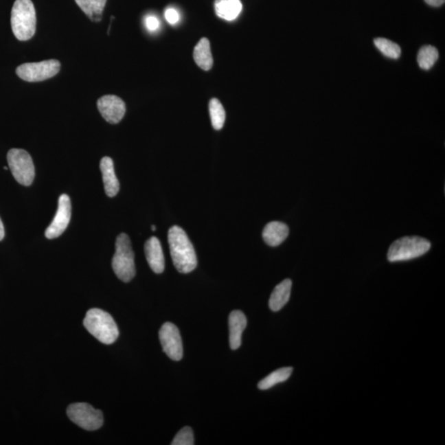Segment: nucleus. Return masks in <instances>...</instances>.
<instances>
[{
  "mask_svg": "<svg viewBox=\"0 0 445 445\" xmlns=\"http://www.w3.org/2000/svg\"><path fill=\"white\" fill-rule=\"evenodd\" d=\"M374 41L375 47L387 58L396 60L401 56V47L397 43L386 38H382V37L375 38Z\"/></svg>",
  "mask_w": 445,
  "mask_h": 445,
  "instance_id": "5701e85b",
  "label": "nucleus"
},
{
  "mask_svg": "<svg viewBox=\"0 0 445 445\" xmlns=\"http://www.w3.org/2000/svg\"><path fill=\"white\" fill-rule=\"evenodd\" d=\"M146 26L148 31L155 32L159 27V20L155 16H148L146 19Z\"/></svg>",
  "mask_w": 445,
  "mask_h": 445,
  "instance_id": "a878e982",
  "label": "nucleus"
},
{
  "mask_svg": "<svg viewBox=\"0 0 445 445\" xmlns=\"http://www.w3.org/2000/svg\"><path fill=\"white\" fill-rule=\"evenodd\" d=\"M431 242L418 236H407L391 243L387 251L390 262H405L422 257L431 249Z\"/></svg>",
  "mask_w": 445,
  "mask_h": 445,
  "instance_id": "20e7f679",
  "label": "nucleus"
},
{
  "mask_svg": "<svg viewBox=\"0 0 445 445\" xmlns=\"http://www.w3.org/2000/svg\"><path fill=\"white\" fill-rule=\"evenodd\" d=\"M424 2L431 7H440L443 5L445 0H424Z\"/></svg>",
  "mask_w": 445,
  "mask_h": 445,
  "instance_id": "bb28decb",
  "label": "nucleus"
},
{
  "mask_svg": "<svg viewBox=\"0 0 445 445\" xmlns=\"http://www.w3.org/2000/svg\"><path fill=\"white\" fill-rule=\"evenodd\" d=\"M113 268L115 275L123 282H130L135 277V253L130 239L126 233L119 234L115 241Z\"/></svg>",
  "mask_w": 445,
  "mask_h": 445,
  "instance_id": "39448f33",
  "label": "nucleus"
},
{
  "mask_svg": "<svg viewBox=\"0 0 445 445\" xmlns=\"http://www.w3.org/2000/svg\"><path fill=\"white\" fill-rule=\"evenodd\" d=\"M242 4L240 0H216L214 11L218 18L233 21L241 14Z\"/></svg>",
  "mask_w": 445,
  "mask_h": 445,
  "instance_id": "f3484780",
  "label": "nucleus"
},
{
  "mask_svg": "<svg viewBox=\"0 0 445 445\" xmlns=\"http://www.w3.org/2000/svg\"><path fill=\"white\" fill-rule=\"evenodd\" d=\"M76 2L93 22H100L106 0H76Z\"/></svg>",
  "mask_w": 445,
  "mask_h": 445,
  "instance_id": "6ab92c4d",
  "label": "nucleus"
},
{
  "mask_svg": "<svg viewBox=\"0 0 445 445\" xmlns=\"http://www.w3.org/2000/svg\"><path fill=\"white\" fill-rule=\"evenodd\" d=\"M11 26L19 41L30 40L35 35L36 15L32 0H16L11 12Z\"/></svg>",
  "mask_w": 445,
  "mask_h": 445,
  "instance_id": "f03ea898",
  "label": "nucleus"
},
{
  "mask_svg": "<svg viewBox=\"0 0 445 445\" xmlns=\"http://www.w3.org/2000/svg\"><path fill=\"white\" fill-rule=\"evenodd\" d=\"M84 325L88 332L103 344H113L119 336V330L113 317L102 309H90L85 316Z\"/></svg>",
  "mask_w": 445,
  "mask_h": 445,
  "instance_id": "7ed1b4c3",
  "label": "nucleus"
},
{
  "mask_svg": "<svg viewBox=\"0 0 445 445\" xmlns=\"http://www.w3.org/2000/svg\"><path fill=\"white\" fill-rule=\"evenodd\" d=\"M168 243L172 262L177 271L187 274L196 269L197 258L195 249L181 227L172 226L169 229Z\"/></svg>",
  "mask_w": 445,
  "mask_h": 445,
  "instance_id": "f257e3e1",
  "label": "nucleus"
},
{
  "mask_svg": "<svg viewBox=\"0 0 445 445\" xmlns=\"http://www.w3.org/2000/svg\"><path fill=\"white\" fill-rule=\"evenodd\" d=\"M210 119L214 130H220L224 127L226 113L224 106L217 98H212L209 102Z\"/></svg>",
  "mask_w": 445,
  "mask_h": 445,
  "instance_id": "412c9836",
  "label": "nucleus"
},
{
  "mask_svg": "<svg viewBox=\"0 0 445 445\" xmlns=\"http://www.w3.org/2000/svg\"><path fill=\"white\" fill-rule=\"evenodd\" d=\"M229 343L232 350H237L242 344V335L247 327V317L241 311L234 310L229 317Z\"/></svg>",
  "mask_w": 445,
  "mask_h": 445,
  "instance_id": "ddd939ff",
  "label": "nucleus"
},
{
  "mask_svg": "<svg viewBox=\"0 0 445 445\" xmlns=\"http://www.w3.org/2000/svg\"><path fill=\"white\" fill-rule=\"evenodd\" d=\"M152 230L155 231L156 230V227L155 225L152 226Z\"/></svg>",
  "mask_w": 445,
  "mask_h": 445,
  "instance_id": "c85d7f7f",
  "label": "nucleus"
},
{
  "mask_svg": "<svg viewBox=\"0 0 445 445\" xmlns=\"http://www.w3.org/2000/svg\"><path fill=\"white\" fill-rule=\"evenodd\" d=\"M144 253L148 266L156 274L163 273L165 268V260L162 246L156 237H152L144 244Z\"/></svg>",
  "mask_w": 445,
  "mask_h": 445,
  "instance_id": "f8f14e48",
  "label": "nucleus"
},
{
  "mask_svg": "<svg viewBox=\"0 0 445 445\" xmlns=\"http://www.w3.org/2000/svg\"><path fill=\"white\" fill-rule=\"evenodd\" d=\"M293 372L291 367L279 369L274 371L258 383V389L261 390H267L274 387L278 383L286 381Z\"/></svg>",
  "mask_w": 445,
  "mask_h": 445,
  "instance_id": "aec40b11",
  "label": "nucleus"
},
{
  "mask_svg": "<svg viewBox=\"0 0 445 445\" xmlns=\"http://www.w3.org/2000/svg\"><path fill=\"white\" fill-rule=\"evenodd\" d=\"M288 227L284 223L273 221L268 223L263 229L262 237L266 244L277 247L286 240L288 237Z\"/></svg>",
  "mask_w": 445,
  "mask_h": 445,
  "instance_id": "2eb2a0df",
  "label": "nucleus"
},
{
  "mask_svg": "<svg viewBox=\"0 0 445 445\" xmlns=\"http://www.w3.org/2000/svg\"><path fill=\"white\" fill-rule=\"evenodd\" d=\"M439 58V52L432 45H424L420 49L418 55V65L420 69H431Z\"/></svg>",
  "mask_w": 445,
  "mask_h": 445,
  "instance_id": "4be33fe9",
  "label": "nucleus"
},
{
  "mask_svg": "<svg viewBox=\"0 0 445 445\" xmlns=\"http://www.w3.org/2000/svg\"><path fill=\"white\" fill-rule=\"evenodd\" d=\"M4 235H5V233H4V227L1 218H0V241L3 240Z\"/></svg>",
  "mask_w": 445,
  "mask_h": 445,
  "instance_id": "cd10ccee",
  "label": "nucleus"
},
{
  "mask_svg": "<svg viewBox=\"0 0 445 445\" xmlns=\"http://www.w3.org/2000/svg\"><path fill=\"white\" fill-rule=\"evenodd\" d=\"M159 340L163 352L172 361H179L183 356V341L179 328L172 323L162 326L159 331Z\"/></svg>",
  "mask_w": 445,
  "mask_h": 445,
  "instance_id": "1a4fd4ad",
  "label": "nucleus"
},
{
  "mask_svg": "<svg viewBox=\"0 0 445 445\" xmlns=\"http://www.w3.org/2000/svg\"><path fill=\"white\" fill-rule=\"evenodd\" d=\"M67 415L74 424L86 431H97L103 424L102 411L88 403L71 404L67 408Z\"/></svg>",
  "mask_w": 445,
  "mask_h": 445,
  "instance_id": "0eeeda50",
  "label": "nucleus"
},
{
  "mask_svg": "<svg viewBox=\"0 0 445 445\" xmlns=\"http://www.w3.org/2000/svg\"><path fill=\"white\" fill-rule=\"evenodd\" d=\"M98 109L102 117L111 124L121 122L126 111L125 102L115 95H105L99 98Z\"/></svg>",
  "mask_w": 445,
  "mask_h": 445,
  "instance_id": "9b49d317",
  "label": "nucleus"
},
{
  "mask_svg": "<svg viewBox=\"0 0 445 445\" xmlns=\"http://www.w3.org/2000/svg\"><path fill=\"white\" fill-rule=\"evenodd\" d=\"M7 159L15 180L25 187L31 185L35 179V167L30 155L26 150L12 148L8 152Z\"/></svg>",
  "mask_w": 445,
  "mask_h": 445,
  "instance_id": "423d86ee",
  "label": "nucleus"
},
{
  "mask_svg": "<svg viewBox=\"0 0 445 445\" xmlns=\"http://www.w3.org/2000/svg\"><path fill=\"white\" fill-rule=\"evenodd\" d=\"M194 60L199 67L205 71L212 69L214 60L210 49V43L207 38H202L194 49Z\"/></svg>",
  "mask_w": 445,
  "mask_h": 445,
  "instance_id": "a211bd4d",
  "label": "nucleus"
},
{
  "mask_svg": "<svg viewBox=\"0 0 445 445\" xmlns=\"http://www.w3.org/2000/svg\"><path fill=\"white\" fill-rule=\"evenodd\" d=\"M71 218V202L69 196L63 194L58 201V209L55 218L45 232V236L48 239L60 237L69 224Z\"/></svg>",
  "mask_w": 445,
  "mask_h": 445,
  "instance_id": "9d476101",
  "label": "nucleus"
},
{
  "mask_svg": "<svg viewBox=\"0 0 445 445\" xmlns=\"http://www.w3.org/2000/svg\"><path fill=\"white\" fill-rule=\"evenodd\" d=\"M292 282L286 279L276 286L271 295L269 307L273 312H278L290 300L291 294Z\"/></svg>",
  "mask_w": 445,
  "mask_h": 445,
  "instance_id": "dca6fc26",
  "label": "nucleus"
},
{
  "mask_svg": "<svg viewBox=\"0 0 445 445\" xmlns=\"http://www.w3.org/2000/svg\"><path fill=\"white\" fill-rule=\"evenodd\" d=\"M165 19L168 21V23L174 25L179 23L180 19V14L176 8H168L164 12Z\"/></svg>",
  "mask_w": 445,
  "mask_h": 445,
  "instance_id": "393cba45",
  "label": "nucleus"
},
{
  "mask_svg": "<svg viewBox=\"0 0 445 445\" xmlns=\"http://www.w3.org/2000/svg\"><path fill=\"white\" fill-rule=\"evenodd\" d=\"M172 445H193L194 435L191 427H184L177 433Z\"/></svg>",
  "mask_w": 445,
  "mask_h": 445,
  "instance_id": "b1692460",
  "label": "nucleus"
},
{
  "mask_svg": "<svg viewBox=\"0 0 445 445\" xmlns=\"http://www.w3.org/2000/svg\"><path fill=\"white\" fill-rule=\"evenodd\" d=\"M100 169L106 196L109 197L117 196L119 190V183L115 174L113 159L109 157L102 158L100 162Z\"/></svg>",
  "mask_w": 445,
  "mask_h": 445,
  "instance_id": "4468645a",
  "label": "nucleus"
},
{
  "mask_svg": "<svg viewBox=\"0 0 445 445\" xmlns=\"http://www.w3.org/2000/svg\"><path fill=\"white\" fill-rule=\"evenodd\" d=\"M60 70L59 60H48L21 65L16 69L20 78L27 82H40L56 76Z\"/></svg>",
  "mask_w": 445,
  "mask_h": 445,
  "instance_id": "6e6552de",
  "label": "nucleus"
}]
</instances>
